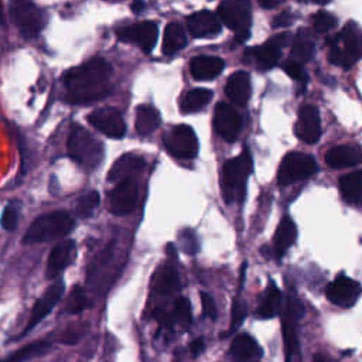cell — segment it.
<instances>
[{
    "label": "cell",
    "mask_w": 362,
    "mask_h": 362,
    "mask_svg": "<svg viewBox=\"0 0 362 362\" xmlns=\"http://www.w3.org/2000/svg\"><path fill=\"white\" fill-rule=\"evenodd\" d=\"M110 64L103 58H93L64 75L66 100L71 103H89L105 98L110 92Z\"/></svg>",
    "instance_id": "1"
},
{
    "label": "cell",
    "mask_w": 362,
    "mask_h": 362,
    "mask_svg": "<svg viewBox=\"0 0 362 362\" xmlns=\"http://www.w3.org/2000/svg\"><path fill=\"white\" fill-rule=\"evenodd\" d=\"M66 146L69 157L88 171L96 170L103 161L105 147L102 141L79 124L71 127Z\"/></svg>",
    "instance_id": "2"
},
{
    "label": "cell",
    "mask_w": 362,
    "mask_h": 362,
    "mask_svg": "<svg viewBox=\"0 0 362 362\" xmlns=\"http://www.w3.org/2000/svg\"><path fill=\"white\" fill-rule=\"evenodd\" d=\"M252 170L253 161L247 151H243L238 157L225 163L221 177V189L226 204H232L235 201L240 202L243 199L246 181Z\"/></svg>",
    "instance_id": "3"
},
{
    "label": "cell",
    "mask_w": 362,
    "mask_h": 362,
    "mask_svg": "<svg viewBox=\"0 0 362 362\" xmlns=\"http://www.w3.org/2000/svg\"><path fill=\"white\" fill-rule=\"evenodd\" d=\"M75 226L74 219L64 211H55L38 216L27 229L23 243L34 245L51 242L66 236Z\"/></svg>",
    "instance_id": "4"
},
{
    "label": "cell",
    "mask_w": 362,
    "mask_h": 362,
    "mask_svg": "<svg viewBox=\"0 0 362 362\" xmlns=\"http://www.w3.org/2000/svg\"><path fill=\"white\" fill-rule=\"evenodd\" d=\"M304 314V305L296 293H290L281 311V332L284 344V361L296 362L298 358L297 325Z\"/></svg>",
    "instance_id": "5"
},
{
    "label": "cell",
    "mask_w": 362,
    "mask_h": 362,
    "mask_svg": "<svg viewBox=\"0 0 362 362\" xmlns=\"http://www.w3.org/2000/svg\"><path fill=\"white\" fill-rule=\"evenodd\" d=\"M218 18L235 33L239 42L247 40L252 25L249 0H223L218 7Z\"/></svg>",
    "instance_id": "6"
},
{
    "label": "cell",
    "mask_w": 362,
    "mask_h": 362,
    "mask_svg": "<svg viewBox=\"0 0 362 362\" xmlns=\"http://www.w3.org/2000/svg\"><path fill=\"white\" fill-rule=\"evenodd\" d=\"M10 14L24 38H34L45 24V16L31 0H10Z\"/></svg>",
    "instance_id": "7"
},
{
    "label": "cell",
    "mask_w": 362,
    "mask_h": 362,
    "mask_svg": "<svg viewBox=\"0 0 362 362\" xmlns=\"http://www.w3.org/2000/svg\"><path fill=\"white\" fill-rule=\"evenodd\" d=\"M64 291H65L64 279L62 277L55 279V281L51 283L47 287V290L42 293V296L34 303L33 310H31L30 317H28V321L25 324V328L16 337V341H18L20 338L25 337L28 332H31L54 310V307L62 298Z\"/></svg>",
    "instance_id": "8"
},
{
    "label": "cell",
    "mask_w": 362,
    "mask_h": 362,
    "mask_svg": "<svg viewBox=\"0 0 362 362\" xmlns=\"http://www.w3.org/2000/svg\"><path fill=\"white\" fill-rule=\"evenodd\" d=\"M315 171L317 163L313 156L300 151H291L283 158L279 167L277 182L280 185H288L311 177Z\"/></svg>",
    "instance_id": "9"
},
{
    "label": "cell",
    "mask_w": 362,
    "mask_h": 362,
    "mask_svg": "<svg viewBox=\"0 0 362 362\" xmlns=\"http://www.w3.org/2000/svg\"><path fill=\"white\" fill-rule=\"evenodd\" d=\"M164 146L173 157L181 160L194 158L199 148L195 132L187 124H178L170 129L164 134Z\"/></svg>",
    "instance_id": "10"
},
{
    "label": "cell",
    "mask_w": 362,
    "mask_h": 362,
    "mask_svg": "<svg viewBox=\"0 0 362 362\" xmlns=\"http://www.w3.org/2000/svg\"><path fill=\"white\" fill-rule=\"evenodd\" d=\"M361 293V284L345 274H338L325 288L328 301L341 308L352 307L358 301Z\"/></svg>",
    "instance_id": "11"
},
{
    "label": "cell",
    "mask_w": 362,
    "mask_h": 362,
    "mask_svg": "<svg viewBox=\"0 0 362 362\" xmlns=\"http://www.w3.org/2000/svg\"><path fill=\"white\" fill-rule=\"evenodd\" d=\"M88 122L95 129L112 139H120L126 133V123L120 112L110 106L95 109L88 116Z\"/></svg>",
    "instance_id": "12"
},
{
    "label": "cell",
    "mask_w": 362,
    "mask_h": 362,
    "mask_svg": "<svg viewBox=\"0 0 362 362\" xmlns=\"http://www.w3.org/2000/svg\"><path fill=\"white\" fill-rule=\"evenodd\" d=\"M158 37L157 24L153 21H141L117 31V38L140 47L144 52H150Z\"/></svg>",
    "instance_id": "13"
},
{
    "label": "cell",
    "mask_w": 362,
    "mask_h": 362,
    "mask_svg": "<svg viewBox=\"0 0 362 362\" xmlns=\"http://www.w3.org/2000/svg\"><path fill=\"white\" fill-rule=\"evenodd\" d=\"M78 249L76 243L71 239L59 242L52 247L48 255L47 266H45V277L48 280H55L61 276V273L74 263L76 257Z\"/></svg>",
    "instance_id": "14"
},
{
    "label": "cell",
    "mask_w": 362,
    "mask_h": 362,
    "mask_svg": "<svg viewBox=\"0 0 362 362\" xmlns=\"http://www.w3.org/2000/svg\"><path fill=\"white\" fill-rule=\"evenodd\" d=\"M214 127L216 133L225 140V141H235L240 127H242V120L239 113L236 112L232 105H228L225 102H221L215 107V115H214Z\"/></svg>",
    "instance_id": "15"
},
{
    "label": "cell",
    "mask_w": 362,
    "mask_h": 362,
    "mask_svg": "<svg viewBox=\"0 0 362 362\" xmlns=\"http://www.w3.org/2000/svg\"><path fill=\"white\" fill-rule=\"evenodd\" d=\"M137 202V185L132 178L120 180L109 197V209L112 214L123 216L133 212Z\"/></svg>",
    "instance_id": "16"
},
{
    "label": "cell",
    "mask_w": 362,
    "mask_h": 362,
    "mask_svg": "<svg viewBox=\"0 0 362 362\" xmlns=\"http://www.w3.org/2000/svg\"><path fill=\"white\" fill-rule=\"evenodd\" d=\"M296 136L308 143L314 144L321 137V120L318 109L313 105H305L298 112V119L294 127Z\"/></svg>",
    "instance_id": "17"
},
{
    "label": "cell",
    "mask_w": 362,
    "mask_h": 362,
    "mask_svg": "<svg viewBox=\"0 0 362 362\" xmlns=\"http://www.w3.org/2000/svg\"><path fill=\"white\" fill-rule=\"evenodd\" d=\"M328 42L339 47L354 61L362 58V28L355 21H348L341 33L329 38Z\"/></svg>",
    "instance_id": "18"
},
{
    "label": "cell",
    "mask_w": 362,
    "mask_h": 362,
    "mask_svg": "<svg viewBox=\"0 0 362 362\" xmlns=\"http://www.w3.org/2000/svg\"><path fill=\"white\" fill-rule=\"evenodd\" d=\"M286 38H287V34L281 33L272 37L267 42L249 49L259 69L262 71L270 69L279 62L280 51H281V47L286 44Z\"/></svg>",
    "instance_id": "19"
},
{
    "label": "cell",
    "mask_w": 362,
    "mask_h": 362,
    "mask_svg": "<svg viewBox=\"0 0 362 362\" xmlns=\"http://www.w3.org/2000/svg\"><path fill=\"white\" fill-rule=\"evenodd\" d=\"M188 31L195 38H209L221 33V21L212 11L201 10L192 13L187 20Z\"/></svg>",
    "instance_id": "20"
},
{
    "label": "cell",
    "mask_w": 362,
    "mask_h": 362,
    "mask_svg": "<svg viewBox=\"0 0 362 362\" xmlns=\"http://www.w3.org/2000/svg\"><path fill=\"white\" fill-rule=\"evenodd\" d=\"M325 163L331 168L354 167L362 163V148L358 146L341 144L329 148L325 154Z\"/></svg>",
    "instance_id": "21"
},
{
    "label": "cell",
    "mask_w": 362,
    "mask_h": 362,
    "mask_svg": "<svg viewBox=\"0 0 362 362\" xmlns=\"http://www.w3.org/2000/svg\"><path fill=\"white\" fill-rule=\"evenodd\" d=\"M225 92L233 105L245 106L252 92L249 74L245 71H236L235 74H232L226 81Z\"/></svg>",
    "instance_id": "22"
},
{
    "label": "cell",
    "mask_w": 362,
    "mask_h": 362,
    "mask_svg": "<svg viewBox=\"0 0 362 362\" xmlns=\"http://www.w3.org/2000/svg\"><path fill=\"white\" fill-rule=\"evenodd\" d=\"M223 59L214 55H198L189 62L191 75L197 81H209L216 78L223 71Z\"/></svg>",
    "instance_id": "23"
},
{
    "label": "cell",
    "mask_w": 362,
    "mask_h": 362,
    "mask_svg": "<svg viewBox=\"0 0 362 362\" xmlns=\"http://www.w3.org/2000/svg\"><path fill=\"white\" fill-rule=\"evenodd\" d=\"M229 355L233 362H253L262 355V352L252 335L239 334L230 344Z\"/></svg>",
    "instance_id": "24"
},
{
    "label": "cell",
    "mask_w": 362,
    "mask_h": 362,
    "mask_svg": "<svg viewBox=\"0 0 362 362\" xmlns=\"http://www.w3.org/2000/svg\"><path fill=\"white\" fill-rule=\"evenodd\" d=\"M144 167V158L134 154V153H126L120 156L115 164L110 167L107 173L109 181H120L124 178H130L129 175L139 173Z\"/></svg>",
    "instance_id": "25"
},
{
    "label": "cell",
    "mask_w": 362,
    "mask_h": 362,
    "mask_svg": "<svg viewBox=\"0 0 362 362\" xmlns=\"http://www.w3.org/2000/svg\"><path fill=\"white\" fill-rule=\"evenodd\" d=\"M297 238V226L293 222V219L290 216H284L274 233V239H273V255L274 257L280 259L287 249L296 242Z\"/></svg>",
    "instance_id": "26"
},
{
    "label": "cell",
    "mask_w": 362,
    "mask_h": 362,
    "mask_svg": "<svg viewBox=\"0 0 362 362\" xmlns=\"http://www.w3.org/2000/svg\"><path fill=\"white\" fill-rule=\"evenodd\" d=\"M185 45H187V35H185L184 27L177 21L167 24L163 35V45H161L163 54L173 55L180 49H182Z\"/></svg>",
    "instance_id": "27"
},
{
    "label": "cell",
    "mask_w": 362,
    "mask_h": 362,
    "mask_svg": "<svg viewBox=\"0 0 362 362\" xmlns=\"http://www.w3.org/2000/svg\"><path fill=\"white\" fill-rule=\"evenodd\" d=\"M342 198L352 205H362V170L344 175L339 180Z\"/></svg>",
    "instance_id": "28"
},
{
    "label": "cell",
    "mask_w": 362,
    "mask_h": 362,
    "mask_svg": "<svg viewBox=\"0 0 362 362\" xmlns=\"http://www.w3.org/2000/svg\"><path fill=\"white\" fill-rule=\"evenodd\" d=\"M161 123L160 113L150 105H140L136 110V130L141 136L151 134Z\"/></svg>",
    "instance_id": "29"
},
{
    "label": "cell",
    "mask_w": 362,
    "mask_h": 362,
    "mask_svg": "<svg viewBox=\"0 0 362 362\" xmlns=\"http://www.w3.org/2000/svg\"><path fill=\"white\" fill-rule=\"evenodd\" d=\"M212 90L205 88H195L188 90L181 99V112L182 113H195L202 110L212 99Z\"/></svg>",
    "instance_id": "30"
},
{
    "label": "cell",
    "mask_w": 362,
    "mask_h": 362,
    "mask_svg": "<svg viewBox=\"0 0 362 362\" xmlns=\"http://www.w3.org/2000/svg\"><path fill=\"white\" fill-rule=\"evenodd\" d=\"M51 349V342L48 341H37V342H31L24 345L23 348L17 349L16 352L10 354L8 356H6L4 359H1L0 362H27L30 359L42 356L44 354H47Z\"/></svg>",
    "instance_id": "31"
},
{
    "label": "cell",
    "mask_w": 362,
    "mask_h": 362,
    "mask_svg": "<svg viewBox=\"0 0 362 362\" xmlns=\"http://www.w3.org/2000/svg\"><path fill=\"white\" fill-rule=\"evenodd\" d=\"M153 287H154V291L157 294H161V296L174 294L181 287L178 272L174 267H171V266H165L157 274V279H156Z\"/></svg>",
    "instance_id": "32"
},
{
    "label": "cell",
    "mask_w": 362,
    "mask_h": 362,
    "mask_svg": "<svg viewBox=\"0 0 362 362\" xmlns=\"http://www.w3.org/2000/svg\"><path fill=\"white\" fill-rule=\"evenodd\" d=\"M280 304H281V293L276 287V284L273 281H270V284L264 293V297L257 308V315L260 318H273L277 314Z\"/></svg>",
    "instance_id": "33"
},
{
    "label": "cell",
    "mask_w": 362,
    "mask_h": 362,
    "mask_svg": "<svg viewBox=\"0 0 362 362\" xmlns=\"http://www.w3.org/2000/svg\"><path fill=\"white\" fill-rule=\"evenodd\" d=\"M314 51H315L314 41L304 31L298 33L291 45L293 61H297L300 64L307 62L308 59H311L314 57Z\"/></svg>",
    "instance_id": "34"
},
{
    "label": "cell",
    "mask_w": 362,
    "mask_h": 362,
    "mask_svg": "<svg viewBox=\"0 0 362 362\" xmlns=\"http://www.w3.org/2000/svg\"><path fill=\"white\" fill-rule=\"evenodd\" d=\"M89 305H90V300H89L88 291L81 286H75L68 296L65 311L68 314H79Z\"/></svg>",
    "instance_id": "35"
},
{
    "label": "cell",
    "mask_w": 362,
    "mask_h": 362,
    "mask_svg": "<svg viewBox=\"0 0 362 362\" xmlns=\"http://www.w3.org/2000/svg\"><path fill=\"white\" fill-rule=\"evenodd\" d=\"M99 201H100V197H99V192L98 191H89L86 192L85 195H82L78 201H76V205H75V212L79 218L85 219V218H89L93 215L95 209L98 208L99 205Z\"/></svg>",
    "instance_id": "36"
},
{
    "label": "cell",
    "mask_w": 362,
    "mask_h": 362,
    "mask_svg": "<svg viewBox=\"0 0 362 362\" xmlns=\"http://www.w3.org/2000/svg\"><path fill=\"white\" fill-rule=\"evenodd\" d=\"M171 314V318L175 322H180L182 324L184 327H188L191 324V320H192V314H191V304H189V300L185 298V297H178L174 303V307L173 310L170 311Z\"/></svg>",
    "instance_id": "37"
},
{
    "label": "cell",
    "mask_w": 362,
    "mask_h": 362,
    "mask_svg": "<svg viewBox=\"0 0 362 362\" xmlns=\"http://www.w3.org/2000/svg\"><path fill=\"white\" fill-rule=\"evenodd\" d=\"M246 314H247V308H246V304L243 300H240L239 297L233 301V305H232V318H230V325L228 328V331L225 334H222V337H226V335H230L232 332H235L240 325L242 322L245 321L246 318Z\"/></svg>",
    "instance_id": "38"
},
{
    "label": "cell",
    "mask_w": 362,
    "mask_h": 362,
    "mask_svg": "<svg viewBox=\"0 0 362 362\" xmlns=\"http://www.w3.org/2000/svg\"><path fill=\"white\" fill-rule=\"evenodd\" d=\"M338 24V20L334 14L320 10L313 16V27L318 33H327L332 28H335Z\"/></svg>",
    "instance_id": "39"
},
{
    "label": "cell",
    "mask_w": 362,
    "mask_h": 362,
    "mask_svg": "<svg viewBox=\"0 0 362 362\" xmlns=\"http://www.w3.org/2000/svg\"><path fill=\"white\" fill-rule=\"evenodd\" d=\"M18 205L17 204H8L4 209H3V214H1V218H0V223L3 226V229L6 230H14L17 228V223H18V215H20V211H18Z\"/></svg>",
    "instance_id": "40"
},
{
    "label": "cell",
    "mask_w": 362,
    "mask_h": 362,
    "mask_svg": "<svg viewBox=\"0 0 362 362\" xmlns=\"http://www.w3.org/2000/svg\"><path fill=\"white\" fill-rule=\"evenodd\" d=\"M328 59L331 64L338 65L341 68H351L356 61H354L346 52H344L339 47L329 44V54H328Z\"/></svg>",
    "instance_id": "41"
},
{
    "label": "cell",
    "mask_w": 362,
    "mask_h": 362,
    "mask_svg": "<svg viewBox=\"0 0 362 362\" xmlns=\"http://www.w3.org/2000/svg\"><path fill=\"white\" fill-rule=\"evenodd\" d=\"M180 242H181V247H182V250H184L185 253H188V255H195V253L198 252L199 245H198V239H197L194 230H191V229H184V230H181V233H180Z\"/></svg>",
    "instance_id": "42"
},
{
    "label": "cell",
    "mask_w": 362,
    "mask_h": 362,
    "mask_svg": "<svg viewBox=\"0 0 362 362\" xmlns=\"http://www.w3.org/2000/svg\"><path fill=\"white\" fill-rule=\"evenodd\" d=\"M283 71H284L290 78H293L294 81H300V82H303V83L307 81L305 71H304L303 65H301L300 62H297V61H293V59L286 61V62L283 64Z\"/></svg>",
    "instance_id": "43"
},
{
    "label": "cell",
    "mask_w": 362,
    "mask_h": 362,
    "mask_svg": "<svg viewBox=\"0 0 362 362\" xmlns=\"http://www.w3.org/2000/svg\"><path fill=\"white\" fill-rule=\"evenodd\" d=\"M201 303H202V310H204L205 315L209 317L211 320H216L218 310H216V305H215L214 298H212L208 293L201 291Z\"/></svg>",
    "instance_id": "44"
},
{
    "label": "cell",
    "mask_w": 362,
    "mask_h": 362,
    "mask_svg": "<svg viewBox=\"0 0 362 362\" xmlns=\"http://www.w3.org/2000/svg\"><path fill=\"white\" fill-rule=\"evenodd\" d=\"M293 14L290 11H281L277 14L272 23L273 28H281V27H288L293 23Z\"/></svg>",
    "instance_id": "45"
},
{
    "label": "cell",
    "mask_w": 362,
    "mask_h": 362,
    "mask_svg": "<svg viewBox=\"0 0 362 362\" xmlns=\"http://www.w3.org/2000/svg\"><path fill=\"white\" fill-rule=\"evenodd\" d=\"M205 348V344H204V339L202 338H197L194 339L191 344H189V352L192 354V356H198L202 354Z\"/></svg>",
    "instance_id": "46"
},
{
    "label": "cell",
    "mask_w": 362,
    "mask_h": 362,
    "mask_svg": "<svg viewBox=\"0 0 362 362\" xmlns=\"http://www.w3.org/2000/svg\"><path fill=\"white\" fill-rule=\"evenodd\" d=\"M283 0H257L259 6L263 7V8H273L276 7L277 4H280Z\"/></svg>",
    "instance_id": "47"
},
{
    "label": "cell",
    "mask_w": 362,
    "mask_h": 362,
    "mask_svg": "<svg viewBox=\"0 0 362 362\" xmlns=\"http://www.w3.org/2000/svg\"><path fill=\"white\" fill-rule=\"evenodd\" d=\"M313 362H335L329 355L324 354V352H317L313 358Z\"/></svg>",
    "instance_id": "48"
},
{
    "label": "cell",
    "mask_w": 362,
    "mask_h": 362,
    "mask_svg": "<svg viewBox=\"0 0 362 362\" xmlns=\"http://www.w3.org/2000/svg\"><path fill=\"white\" fill-rule=\"evenodd\" d=\"M146 8V3L143 1V0H136V1H133V4H132V10H133V13H141L143 10Z\"/></svg>",
    "instance_id": "49"
},
{
    "label": "cell",
    "mask_w": 362,
    "mask_h": 362,
    "mask_svg": "<svg viewBox=\"0 0 362 362\" xmlns=\"http://www.w3.org/2000/svg\"><path fill=\"white\" fill-rule=\"evenodd\" d=\"M6 23V18H4V11H3V3L0 0V25H3Z\"/></svg>",
    "instance_id": "50"
},
{
    "label": "cell",
    "mask_w": 362,
    "mask_h": 362,
    "mask_svg": "<svg viewBox=\"0 0 362 362\" xmlns=\"http://www.w3.org/2000/svg\"><path fill=\"white\" fill-rule=\"evenodd\" d=\"M307 1H311V3H315V4L324 6V4H328L331 0H307Z\"/></svg>",
    "instance_id": "51"
}]
</instances>
